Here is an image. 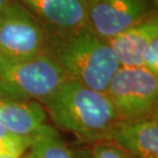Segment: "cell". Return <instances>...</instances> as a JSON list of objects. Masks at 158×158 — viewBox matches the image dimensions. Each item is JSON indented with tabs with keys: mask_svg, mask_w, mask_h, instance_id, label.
Returning a JSON list of instances; mask_svg holds the SVG:
<instances>
[{
	"mask_svg": "<svg viewBox=\"0 0 158 158\" xmlns=\"http://www.w3.org/2000/svg\"><path fill=\"white\" fill-rule=\"evenodd\" d=\"M41 105L56 127L70 132L80 143L109 141L120 121L106 93L71 79L63 82Z\"/></svg>",
	"mask_w": 158,
	"mask_h": 158,
	"instance_id": "6da1fadb",
	"label": "cell"
},
{
	"mask_svg": "<svg viewBox=\"0 0 158 158\" xmlns=\"http://www.w3.org/2000/svg\"><path fill=\"white\" fill-rule=\"evenodd\" d=\"M46 53L69 79L102 93H106L120 67L107 40L87 28L62 34L49 33Z\"/></svg>",
	"mask_w": 158,
	"mask_h": 158,
	"instance_id": "7a4b0ae2",
	"label": "cell"
},
{
	"mask_svg": "<svg viewBox=\"0 0 158 158\" xmlns=\"http://www.w3.org/2000/svg\"><path fill=\"white\" fill-rule=\"evenodd\" d=\"M67 79L47 53L26 59L0 55V99L41 104Z\"/></svg>",
	"mask_w": 158,
	"mask_h": 158,
	"instance_id": "3957f363",
	"label": "cell"
},
{
	"mask_svg": "<svg viewBox=\"0 0 158 158\" xmlns=\"http://www.w3.org/2000/svg\"><path fill=\"white\" fill-rule=\"evenodd\" d=\"M106 94L119 120L157 116L158 76L143 67H119Z\"/></svg>",
	"mask_w": 158,
	"mask_h": 158,
	"instance_id": "277c9868",
	"label": "cell"
},
{
	"mask_svg": "<svg viewBox=\"0 0 158 158\" xmlns=\"http://www.w3.org/2000/svg\"><path fill=\"white\" fill-rule=\"evenodd\" d=\"M49 32L27 7L17 0L0 11V55L26 59L47 52Z\"/></svg>",
	"mask_w": 158,
	"mask_h": 158,
	"instance_id": "5b68a950",
	"label": "cell"
},
{
	"mask_svg": "<svg viewBox=\"0 0 158 158\" xmlns=\"http://www.w3.org/2000/svg\"><path fill=\"white\" fill-rule=\"evenodd\" d=\"M157 12L152 0H90L86 28L109 40Z\"/></svg>",
	"mask_w": 158,
	"mask_h": 158,
	"instance_id": "8992f818",
	"label": "cell"
},
{
	"mask_svg": "<svg viewBox=\"0 0 158 158\" xmlns=\"http://www.w3.org/2000/svg\"><path fill=\"white\" fill-rule=\"evenodd\" d=\"M42 23L49 33L62 34L86 28L90 0H17Z\"/></svg>",
	"mask_w": 158,
	"mask_h": 158,
	"instance_id": "52a82bcc",
	"label": "cell"
},
{
	"mask_svg": "<svg viewBox=\"0 0 158 158\" xmlns=\"http://www.w3.org/2000/svg\"><path fill=\"white\" fill-rule=\"evenodd\" d=\"M109 141L131 158H158L157 116L134 120H120Z\"/></svg>",
	"mask_w": 158,
	"mask_h": 158,
	"instance_id": "ba28073f",
	"label": "cell"
},
{
	"mask_svg": "<svg viewBox=\"0 0 158 158\" xmlns=\"http://www.w3.org/2000/svg\"><path fill=\"white\" fill-rule=\"evenodd\" d=\"M158 35V15L144 21L107 40L120 67H142V58L147 43Z\"/></svg>",
	"mask_w": 158,
	"mask_h": 158,
	"instance_id": "9c48e42d",
	"label": "cell"
},
{
	"mask_svg": "<svg viewBox=\"0 0 158 158\" xmlns=\"http://www.w3.org/2000/svg\"><path fill=\"white\" fill-rule=\"evenodd\" d=\"M46 112L37 102L0 99V126L20 135H37L52 126L46 124Z\"/></svg>",
	"mask_w": 158,
	"mask_h": 158,
	"instance_id": "30bf717a",
	"label": "cell"
},
{
	"mask_svg": "<svg viewBox=\"0 0 158 158\" xmlns=\"http://www.w3.org/2000/svg\"><path fill=\"white\" fill-rule=\"evenodd\" d=\"M89 152L63 141L52 126L34 140L21 158H88Z\"/></svg>",
	"mask_w": 158,
	"mask_h": 158,
	"instance_id": "8fae6325",
	"label": "cell"
},
{
	"mask_svg": "<svg viewBox=\"0 0 158 158\" xmlns=\"http://www.w3.org/2000/svg\"><path fill=\"white\" fill-rule=\"evenodd\" d=\"M37 135H15L0 126V156L21 158L29 149Z\"/></svg>",
	"mask_w": 158,
	"mask_h": 158,
	"instance_id": "7c38bea8",
	"label": "cell"
},
{
	"mask_svg": "<svg viewBox=\"0 0 158 158\" xmlns=\"http://www.w3.org/2000/svg\"><path fill=\"white\" fill-rule=\"evenodd\" d=\"M88 158H131L111 141H101L94 144Z\"/></svg>",
	"mask_w": 158,
	"mask_h": 158,
	"instance_id": "4fadbf2b",
	"label": "cell"
},
{
	"mask_svg": "<svg viewBox=\"0 0 158 158\" xmlns=\"http://www.w3.org/2000/svg\"><path fill=\"white\" fill-rule=\"evenodd\" d=\"M142 67L158 76V35L152 37L147 43L142 58Z\"/></svg>",
	"mask_w": 158,
	"mask_h": 158,
	"instance_id": "5bb4252c",
	"label": "cell"
},
{
	"mask_svg": "<svg viewBox=\"0 0 158 158\" xmlns=\"http://www.w3.org/2000/svg\"><path fill=\"white\" fill-rule=\"evenodd\" d=\"M9 2H10V0H0V11H1Z\"/></svg>",
	"mask_w": 158,
	"mask_h": 158,
	"instance_id": "9a60e30c",
	"label": "cell"
},
{
	"mask_svg": "<svg viewBox=\"0 0 158 158\" xmlns=\"http://www.w3.org/2000/svg\"><path fill=\"white\" fill-rule=\"evenodd\" d=\"M0 158H18V157H10V156H0Z\"/></svg>",
	"mask_w": 158,
	"mask_h": 158,
	"instance_id": "2e32d148",
	"label": "cell"
},
{
	"mask_svg": "<svg viewBox=\"0 0 158 158\" xmlns=\"http://www.w3.org/2000/svg\"><path fill=\"white\" fill-rule=\"evenodd\" d=\"M152 1H153L154 3H155L156 5H158V0H152Z\"/></svg>",
	"mask_w": 158,
	"mask_h": 158,
	"instance_id": "e0dca14e",
	"label": "cell"
}]
</instances>
